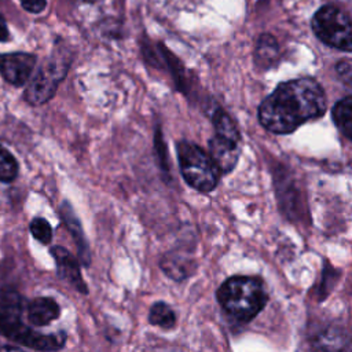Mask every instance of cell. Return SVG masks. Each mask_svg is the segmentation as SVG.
Returning a JSON list of instances; mask_svg holds the SVG:
<instances>
[{"mask_svg": "<svg viewBox=\"0 0 352 352\" xmlns=\"http://www.w3.org/2000/svg\"><path fill=\"white\" fill-rule=\"evenodd\" d=\"M18 175V162L14 155L0 144V182L10 183Z\"/></svg>", "mask_w": 352, "mask_h": 352, "instance_id": "e0dca14e", "label": "cell"}, {"mask_svg": "<svg viewBox=\"0 0 352 352\" xmlns=\"http://www.w3.org/2000/svg\"><path fill=\"white\" fill-rule=\"evenodd\" d=\"M8 38H10V33H8L7 22L4 16L0 14V41H7Z\"/></svg>", "mask_w": 352, "mask_h": 352, "instance_id": "7402d4cb", "label": "cell"}, {"mask_svg": "<svg viewBox=\"0 0 352 352\" xmlns=\"http://www.w3.org/2000/svg\"><path fill=\"white\" fill-rule=\"evenodd\" d=\"M312 30L324 44L352 51V18L338 7L324 6L312 18Z\"/></svg>", "mask_w": 352, "mask_h": 352, "instance_id": "8992f818", "label": "cell"}, {"mask_svg": "<svg viewBox=\"0 0 352 352\" xmlns=\"http://www.w3.org/2000/svg\"><path fill=\"white\" fill-rule=\"evenodd\" d=\"M161 270L172 279L180 282L191 276L194 272V260L177 252H169L160 260Z\"/></svg>", "mask_w": 352, "mask_h": 352, "instance_id": "7c38bea8", "label": "cell"}, {"mask_svg": "<svg viewBox=\"0 0 352 352\" xmlns=\"http://www.w3.org/2000/svg\"><path fill=\"white\" fill-rule=\"evenodd\" d=\"M59 213L66 224V227L69 228L70 235L73 236L77 250H78V258L81 261V264H84L85 267H88L91 264V253H89V246L88 242L85 239V235L82 232V227L81 223L78 220V217L76 216L73 206L67 202L63 201L59 206Z\"/></svg>", "mask_w": 352, "mask_h": 352, "instance_id": "30bf717a", "label": "cell"}, {"mask_svg": "<svg viewBox=\"0 0 352 352\" xmlns=\"http://www.w3.org/2000/svg\"><path fill=\"white\" fill-rule=\"evenodd\" d=\"M217 301L232 318L248 322L267 304L268 296L264 283L253 276H231L221 283Z\"/></svg>", "mask_w": 352, "mask_h": 352, "instance_id": "3957f363", "label": "cell"}, {"mask_svg": "<svg viewBox=\"0 0 352 352\" xmlns=\"http://www.w3.org/2000/svg\"><path fill=\"white\" fill-rule=\"evenodd\" d=\"M336 70L342 82L352 88V59L340 60L336 66Z\"/></svg>", "mask_w": 352, "mask_h": 352, "instance_id": "ffe728a7", "label": "cell"}, {"mask_svg": "<svg viewBox=\"0 0 352 352\" xmlns=\"http://www.w3.org/2000/svg\"><path fill=\"white\" fill-rule=\"evenodd\" d=\"M212 121H213V126L216 129V135H220V136L230 139L232 142H236V143L241 142V135L238 132L236 125L234 124L231 117L223 109L214 110V113L212 116Z\"/></svg>", "mask_w": 352, "mask_h": 352, "instance_id": "2e32d148", "label": "cell"}, {"mask_svg": "<svg viewBox=\"0 0 352 352\" xmlns=\"http://www.w3.org/2000/svg\"><path fill=\"white\" fill-rule=\"evenodd\" d=\"M327 107L326 95L309 77L282 82L258 107L261 125L274 133H290L301 124L319 118Z\"/></svg>", "mask_w": 352, "mask_h": 352, "instance_id": "6da1fadb", "label": "cell"}, {"mask_svg": "<svg viewBox=\"0 0 352 352\" xmlns=\"http://www.w3.org/2000/svg\"><path fill=\"white\" fill-rule=\"evenodd\" d=\"M36 62L37 58L28 52L0 54V74L11 85L22 87L30 78Z\"/></svg>", "mask_w": 352, "mask_h": 352, "instance_id": "52a82bcc", "label": "cell"}, {"mask_svg": "<svg viewBox=\"0 0 352 352\" xmlns=\"http://www.w3.org/2000/svg\"><path fill=\"white\" fill-rule=\"evenodd\" d=\"M19 1L22 7L32 14H40L41 11H44L47 6L45 0H19Z\"/></svg>", "mask_w": 352, "mask_h": 352, "instance_id": "44dd1931", "label": "cell"}, {"mask_svg": "<svg viewBox=\"0 0 352 352\" xmlns=\"http://www.w3.org/2000/svg\"><path fill=\"white\" fill-rule=\"evenodd\" d=\"M148 322L154 326H160L161 329L170 330L176 324V315L166 302L158 301L151 305L148 312Z\"/></svg>", "mask_w": 352, "mask_h": 352, "instance_id": "9a60e30c", "label": "cell"}, {"mask_svg": "<svg viewBox=\"0 0 352 352\" xmlns=\"http://www.w3.org/2000/svg\"><path fill=\"white\" fill-rule=\"evenodd\" d=\"M279 56V47L276 40L271 34H263L256 45L254 60L258 66L267 69L271 67Z\"/></svg>", "mask_w": 352, "mask_h": 352, "instance_id": "4fadbf2b", "label": "cell"}, {"mask_svg": "<svg viewBox=\"0 0 352 352\" xmlns=\"http://www.w3.org/2000/svg\"><path fill=\"white\" fill-rule=\"evenodd\" d=\"M28 301L12 289L0 292V334L11 341L36 351H58L65 346L66 333L40 334L22 320Z\"/></svg>", "mask_w": 352, "mask_h": 352, "instance_id": "7a4b0ae2", "label": "cell"}, {"mask_svg": "<svg viewBox=\"0 0 352 352\" xmlns=\"http://www.w3.org/2000/svg\"><path fill=\"white\" fill-rule=\"evenodd\" d=\"M26 315L32 324L47 326L60 315V307L51 297H37L28 302Z\"/></svg>", "mask_w": 352, "mask_h": 352, "instance_id": "8fae6325", "label": "cell"}, {"mask_svg": "<svg viewBox=\"0 0 352 352\" xmlns=\"http://www.w3.org/2000/svg\"><path fill=\"white\" fill-rule=\"evenodd\" d=\"M7 349H12V351H19L21 348L19 346H10V345H3V346H0V351H7Z\"/></svg>", "mask_w": 352, "mask_h": 352, "instance_id": "603a6c76", "label": "cell"}, {"mask_svg": "<svg viewBox=\"0 0 352 352\" xmlns=\"http://www.w3.org/2000/svg\"><path fill=\"white\" fill-rule=\"evenodd\" d=\"M70 66V56L63 51H55L41 63L34 77L25 89V99L33 106L48 102L56 92Z\"/></svg>", "mask_w": 352, "mask_h": 352, "instance_id": "5b68a950", "label": "cell"}, {"mask_svg": "<svg viewBox=\"0 0 352 352\" xmlns=\"http://www.w3.org/2000/svg\"><path fill=\"white\" fill-rule=\"evenodd\" d=\"M51 254L55 260L56 264V272L58 276L63 280H66L69 285H72L76 290L80 293L87 294L88 289L87 285L81 276L80 271V264L76 260V257L72 256V253L65 249L63 246H52L51 248Z\"/></svg>", "mask_w": 352, "mask_h": 352, "instance_id": "ba28073f", "label": "cell"}, {"mask_svg": "<svg viewBox=\"0 0 352 352\" xmlns=\"http://www.w3.org/2000/svg\"><path fill=\"white\" fill-rule=\"evenodd\" d=\"M333 120L336 126L352 140V96L336 103L333 107Z\"/></svg>", "mask_w": 352, "mask_h": 352, "instance_id": "5bb4252c", "label": "cell"}, {"mask_svg": "<svg viewBox=\"0 0 352 352\" xmlns=\"http://www.w3.org/2000/svg\"><path fill=\"white\" fill-rule=\"evenodd\" d=\"M176 151L182 176L188 186L201 192H209L217 186L220 170L199 146L182 140L176 144Z\"/></svg>", "mask_w": 352, "mask_h": 352, "instance_id": "277c9868", "label": "cell"}, {"mask_svg": "<svg viewBox=\"0 0 352 352\" xmlns=\"http://www.w3.org/2000/svg\"><path fill=\"white\" fill-rule=\"evenodd\" d=\"M154 146H155V151H157V158H158V164L161 166V169L164 170L165 175L169 173V164H168V154H166V147H165V142L162 139V133H161V128L157 126L155 129V136H154Z\"/></svg>", "mask_w": 352, "mask_h": 352, "instance_id": "d6986e66", "label": "cell"}, {"mask_svg": "<svg viewBox=\"0 0 352 352\" xmlns=\"http://www.w3.org/2000/svg\"><path fill=\"white\" fill-rule=\"evenodd\" d=\"M209 155L221 173H228L238 162L239 143L216 135L209 140Z\"/></svg>", "mask_w": 352, "mask_h": 352, "instance_id": "9c48e42d", "label": "cell"}, {"mask_svg": "<svg viewBox=\"0 0 352 352\" xmlns=\"http://www.w3.org/2000/svg\"><path fill=\"white\" fill-rule=\"evenodd\" d=\"M32 235L41 242L43 245H48L52 241V230L50 223L44 217H34L29 224Z\"/></svg>", "mask_w": 352, "mask_h": 352, "instance_id": "ac0fdd59", "label": "cell"}]
</instances>
